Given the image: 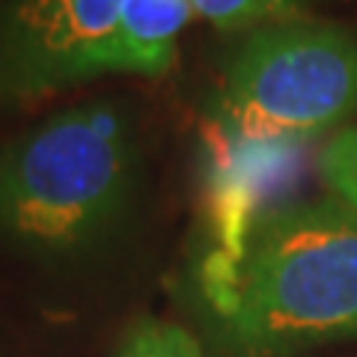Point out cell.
<instances>
[{"label":"cell","instance_id":"7a4b0ae2","mask_svg":"<svg viewBox=\"0 0 357 357\" xmlns=\"http://www.w3.org/2000/svg\"><path fill=\"white\" fill-rule=\"evenodd\" d=\"M137 194V131L116 102L66 107L0 146V241L33 259L107 248Z\"/></svg>","mask_w":357,"mask_h":357},{"label":"cell","instance_id":"277c9868","mask_svg":"<svg viewBox=\"0 0 357 357\" xmlns=\"http://www.w3.org/2000/svg\"><path fill=\"white\" fill-rule=\"evenodd\" d=\"M122 0H0V114L102 72Z\"/></svg>","mask_w":357,"mask_h":357},{"label":"cell","instance_id":"3957f363","mask_svg":"<svg viewBox=\"0 0 357 357\" xmlns=\"http://www.w3.org/2000/svg\"><path fill=\"white\" fill-rule=\"evenodd\" d=\"M357 110V36L292 18L250 30L220 81L218 119L241 143L316 137Z\"/></svg>","mask_w":357,"mask_h":357},{"label":"cell","instance_id":"5b68a950","mask_svg":"<svg viewBox=\"0 0 357 357\" xmlns=\"http://www.w3.org/2000/svg\"><path fill=\"white\" fill-rule=\"evenodd\" d=\"M194 13L191 0H122L102 45L105 75L161 77L178 57V36Z\"/></svg>","mask_w":357,"mask_h":357},{"label":"cell","instance_id":"52a82bcc","mask_svg":"<svg viewBox=\"0 0 357 357\" xmlns=\"http://www.w3.org/2000/svg\"><path fill=\"white\" fill-rule=\"evenodd\" d=\"M191 3L197 15H203L220 30H256L301 18V9L310 0H191Z\"/></svg>","mask_w":357,"mask_h":357},{"label":"cell","instance_id":"6da1fadb","mask_svg":"<svg viewBox=\"0 0 357 357\" xmlns=\"http://www.w3.org/2000/svg\"><path fill=\"white\" fill-rule=\"evenodd\" d=\"M206 325L220 357H298L357 340V211L325 197L259 215Z\"/></svg>","mask_w":357,"mask_h":357},{"label":"cell","instance_id":"ba28073f","mask_svg":"<svg viewBox=\"0 0 357 357\" xmlns=\"http://www.w3.org/2000/svg\"><path fill=\"white\" fill-rule=\"evenodd\" d=\"M319 170L321 178L328 182L331 194L357 211V126L340 128L325 143Z\"/></svg>","mask_w":357,"mask_h":357},{"label":"cell","instance_id":"8992f818","mask_svg":"<svg viewBox=\"0 0 357 357\" xmlns=\"http://www.w3.org/2000/svg\"><path fill=\"white\" fill-rule=\"evenodd\" d=\"M114 357H203V342L176 321L140 316L119 337Z\"/></svg>","mask_w":357,"mask_h":357}]
</instances>
